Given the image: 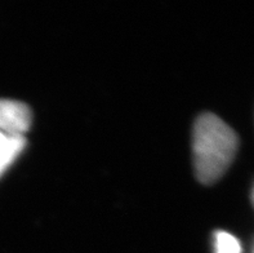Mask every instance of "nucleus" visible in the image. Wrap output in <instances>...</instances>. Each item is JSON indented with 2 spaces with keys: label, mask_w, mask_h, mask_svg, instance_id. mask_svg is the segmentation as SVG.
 Returning <instances> with one entry per match:
<instances>
[{
  "label": "nucleus",
  "mask_w": 254,
  "mask_h": 253,
  "mask_svg": "<svg viewBox=\"0 0 254 253\" xmlns=\"http://www.w3.org/2000/svg\"><path fill=\"white\" fill-rule=\"evenodd\" d=\"M239 140L235 131L214 114L205 112L195 122L192 158L200 182L210 185L225 174L236 155Z\"/></svg>",
  "instance_id": "f257e3e1"
},
{
  "label": "nucleus",
  "mask_w": 254,
  "mask_h": 253,
  "mask_svg": "<svg viewBox=\"0 0 254 253\" xmlns=\"http://www.w3.org/2000/svg\"><path fill=\"white\" fill-rule=\"evenodd\" d=\"M31 125L29 106L14 99L0 98V135L25 137Z\"/></svg>",
  "instance_id": "f03ea898"
},
{
  "label": "nucleus",
  "mask_w": 254,
  "mask_h": 253,
  "mask_svg": "<svg viewBox=\"0 0 254 253\" xmlns=\"http://www.w3.org/2000/svg\"><path fill=\"white\" fill-rule=\"evenodd\" d=\"M26 146L25 137L0 136V176L14 163Z\"/></svg>",
  "instance_id": "7ed1b4c3"
},
{
  "label": "nucleus",
  "mask_w": 254,
  "mask_h": 253,
  "mask_svg": "<svg viewBox=\"0 0 254 253\" xmlns=\"http://www.w3.org/2000/svg\"><path fill=\"white\" fill-rule=\"evenodd\" d=\"M214 250L216 253H242V246L230 233L217 231L214 234Z\"/></svg>",
  "instance_id": "20e7f679"
},
{
  "label": "nucleus",
  "mask_w": 254,
  "mask_h": 253,
  "mask_svg": "<svg viewBox=\"0 0 254 253\" xmlns=\"http://www.w3.org/2000/svg\"><path fill=\"white\" fill-rule=\"evenodd\" d=\"M252 202H253V205H254V187L253 190H252Z\"/></svg>",
  "instance_id": "39448f33"
},
{
  "label": "nucleus",
  "mask_w": 254,
  "mask_h": 253,
  "mask_svg": "<svg viewBox=\"0 0 254 253\" xmlns=\"http://www.w3.org/2000/svg\"><path fill=\"white\" fill-rule=\"evenodd\" d=\"M0 136H3V135H0Z\"/></svg>",
  "instance_id": "423d86ee"
}]
</instances>
